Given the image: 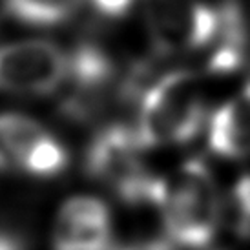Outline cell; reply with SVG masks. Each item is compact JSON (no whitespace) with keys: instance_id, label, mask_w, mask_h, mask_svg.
<instances>
[{"instance_id":"cell-1","label":"cell","mask_w":250,"mask_h":250,"mask_svg":"<svg viewBox=\"0 0 250 250\" xmlns=\"http://www.w3.org/2000/svg\"><path fill=\"white\" fill-rule=\"evenodd\" d=\"M157 207L163 208L170 239L183 249H207L219 227V195L208 167L199 159L185 163L161 181Z\"/></svg>"},{"instance_id":"cell-2","label":"cell","mask_w":250,"mask_h":250,"mask_svg":"<svg viewBox=\"0 0 250 250\" xmlns=\"http://www.w3.org/2000/svg\"><path fill=\"white\" fill-rule=\"evenodd\" d=\"M203 121L205 103L197 79L188 71H172L145 95L133 133L141 148L183 145L199 133Z\"/></svg>"},{"instance_id":"cell-3","label":"cell","mask_w":250,"mask_h":250,"mask_svg":"<svg viewBox=\"0 0 250 250\" xmlns=\"http://www.w3.org/2000/svg\"><path fill=\"white\" fill-rule=\"evenodd\" d=\"M141 150L133 130L110 126L99 133L88 150V174L108 185L128 205H157L163 179L148 174L139 159Z\"/></svg>"},{"instance_id":"cell-4","label":"cell","mask_w":250,"mask_h":250,"mask_svg":"<svg viewBox=\"0 0 250 250\" xmlns=\"http://www.w3.org/2000/svg\"><path fill=\"white\" fill-rule=\"evenodd\" d=\"M146 24L163 55L208 46L219 35L221 11L201 0H145Z\"/></svg>"},{"instance_id":"cell-5","label":"cell","mask_w":250,"mask_h":250,"mask_svg":"<svg viewBox=\"0 0 250 250\" xmlns=\"http://www.w3.org/2000/svg\"><path fill=\"white\" fill-rule=\"evenodd\" d=\"M68 55L53 42L22 41L0 48V91L48 95L68 79Z\"/></svg>"},{"instance_id":"cell-6","label":"cell","mask_w":250,"mask_h":250,"mask_svg":"<svg viewBox=\"0 0 250 250\" xmlns=\"http://www.w3.org/2000/svg\"><path fill=\"white\" fill-rule=\"evenodd\" d=\"M110 210L95 197H73L62 205L53 229V250H108Z\"/></svg>"},{"instance_id":"cell-7","label":"cell","mask_w":250,"mask_h":250,"mask_svg":"<svg viewBox=\"0 0 250 250\" xmlns=\"http://www.w3.org/2000/svg\"><path fill=\"white\" fill-rule=\"evenodd\" d=\"M210 148L227 159L250 153V103L245 97L230 101L215 111L210 123Z\"/></svg>"},{"instance_id":"cell-8","label":"cell","mask_w":250,"mask_h":250,"mask_svg":"<svg viewBox=\"0 0 250 250\" xmlns=\"http://www.w3.org/2000/svg\"><path fill=\"white\" fill-rule=\"evenodd\" d=\"M37 121L21 113L0 115V170H22L29 152L46 135Z\"/></svg>"},{"instance_id":"cell-9","label":"cell","mask_w":250,"mask_h":250,"mask_svg":"<svg viewBox=\"0 0 250 250\" xmlns=\"http://www.w3.org/2000/svg\"><path fill=\"white\" fill-rule=\"evenodd\" d=\"M219 44L210 55L208 71L214 75H229L241 68L247 51V31H245L243 15L237 4L229 2L221 9V29Z\"/></svg>"},{"instance_id":"cell-10","label":"cell","mask_w":250,"mask_h":250,"mask_svg":"<svg viewBox=\"0 0 250 250\" xmlns=\"http://www.w3.org/2000/svg\"><path fill=\"white\" fill-rule=\"evenodd\" d=\"M68 77L84 91L99 90L113 77L111 59L95 44H81L68 57Z\"/></svg>"},{"instance_id":"cell-11","label":"cell","mask_w":250,"mask_h":250,"mask_svg":"<svg viewBox=\"0 0 250 250\" xmlns=\"http://www.w3.org/2000/svg\"><path fill=\"white\" fill-rule=\"evenodd\" d=\"M81 0H6L7 13L31 26H53L70 19Z\"/></svg>"},{"instance_id":"cell-12","label":"cell","mask_w":250,"mask_h":250,"mask_svg":"<svg viewBox=\"0 0 250 250\" xmlns=\"http://www.w3.org/2000/svg\"><path fill=\"white\" fill-rule=\"evenodd\" d=\"M66 165H68V153L64 150V146L55 137L46 133L29 152L22 172L37 175V177H51V175L61 174Z\"/></svg>"},{"instance_id":"cell-13","label":"cell","mask_w":250,"mask_h":250,"mask_svg":"<svg viewBox=\"0 0 250 250\" xmlns=\"http://www.w3.org/2000/svg\"><path fill=\"white\" fill-rule=\"evenodd\" d=\"M133 0H91L93 7L97 9L101 15L110 17V19H119L125 17L130 7H132Z\"/></svg>"},{"instance_id":"cell-14","label":"cell","mask_w":250,"mask_h":250,"mask_svg":"<svg viewBox=\"0 0 250 250\" xmlns=\"http://www.w3.org/2000/svg\"><path fill=\"white\" fill-rule=\"evenodd\" d=\"M234 195H236L237 207L241 210V214H250V175L243 177L237 183Z\"/></svg>"},{"instance_id":"cell-15","label":"cell","mask_w":250,"mask_h":250,"mask_svg":"<svg viewBox=\"0 0 250 250\" xmlns=\"http://www.w3.org/2000/svg\"><path fill=\"white\" fill-rule=\"evenodd\" d=\"M121 250H174L167 241H159V239H153V241H143V243L128 245Z\"/></svg>"},{"instance_id":"cell-16","label":"cell","mask_w":250,"mask_h":250,"mask_svg":"<svg viewBox=\"0 0 250 250\" xmlns=\"http://www.w3.org/2000/svg\"><path fill=\"white\" fill-rule=\"evenodd\" d=\"M0 250H24V249H22V243L15 236L0 232Z\"/></svg>"},{"instance_id":"cell-17","label":"cell","mask_w":250,"mask_h":250,"mask_svg":"<svg viewBox=\"0 0 250 250\" xmlns=\"http://www.w3.org/2000/svg\"><path fill=\"white\" fill-rule=\"evenodd\" d=\"M239 232H241V236L250 237V214H241V217H239Z\"/></svg>"},{"instance_id":"cell-18","label":"cell","mask_w":250,"mask_h":250,"mask_svg":"<svg viewBox=\"0 0 250 250\" xmlns=\"http://www.w3.org/2000/svg\"><path fill=\"white\" fill-rule=\"evenodd\" d=\"M241 97H245L250 103V83L247 84V88H245V91H243V95H241Z\"/></svg>"}]
</instances>
